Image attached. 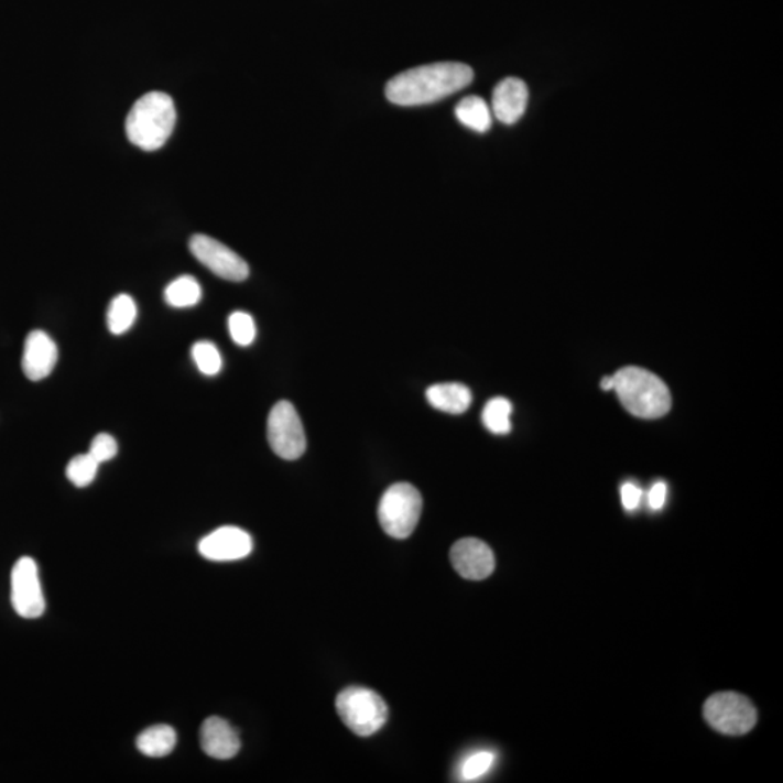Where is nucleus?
Instances as JSON below:
<instances>
[{
    "label": "nucleus",
    "instance_id": "1a4fd4ad",
    "mask_svg": "<svg viewBox=\"0 0 783 783\" xmlns=\"http://www.w3.org/2000/svg\"><path fill=\"white\" fill-rule=\"evenodd\" d=\"M12 606L22 618H39L45 611V599L34 558L24 556L15 563L11 576Z\"/></svg>",
    "mask_w": 783,
    "mask_h": 783
},
{
    "label": "nucleus",
    "instance_id": "5701e85b",
    "mask_svg": "<svg viewBox=\"0 0 783 783\" xmlns=\"http://www.w3.org/2000/svg\"><path fill=\"white\" fill-rule=\"evenodd\" d=\"M228 329L236 345L241 347L250 346L255 340V323L250 314L236 311L228 318Z\"/></svg>",
    "mask_w": 783,
    "mask_h": 783
},
{
    "label": "nucleus",
    "instance_id": "412c9836",
    "mask_svg": "<svg viewBox=\"0 0 783 783\" xmlns=\"http://www.w3.org/2000/svg\"><path fill=\"white\" fill-rule=\"evenodd\" d=\"M192 357H194V361L196 366H198L199 372L206 374V377H215V374L221 372V352H219L214 342H195L194 347H192Z\"/></svg>",
    "mask_w": 783,
    "mask_h": 783
},
{
    "label": "nucleus",
    "instance_id": "20e7f679",
    "mask_svg": "<svg viewBox=\"0 0 783 783\" xmlns=\"http://www.w3.org/2000/svg\"><path fill=\"white\" fill-rule=\"evenodd\" d=\"M336 707L342 722L360 737L374 735L388 721V705L382 696L363 686H350L338 694Z\"/></svg>",
    "mask_w": 783,
    "mask_h": 783
},
{
    "label": "nucleus",
    "instance_id": "4be33fe9",
    "mask_svg": "<svg viewBox=\"0 0 783 783\" xmlns=\"http://www.w3.org/2000/svg\"><path fill=\"white\" fill-rule=\"evenodd\" d=\"M98 461L89 453H86V455L73 457L70 464L67 465L66 475L75 487L86 488L94 482L96 475H98Z\"/></svg>",
    "mask_w": 783,
    "mask_h": 783
},
{
    "label": "nucleus",
    "instance_id": "7ed1b4c3",
    "mask_svg": "<svg viewBox=\"0 0 783 783\" xmlns=\"http://www.w3.org/2000/svg\"><path fill=\"white\" fill-rule=\"evenodd\" d=\"M176 126V108L171 96L151 91L137 100L127 118V135L141 150L162 149Z\"/></svg>",
    "mask_w": 783,
    "mask_h": 783
},
{
    "label": "nucleus",
    "instance_id": "393cba45",
    "mask_svg": "<svg viewBox=\"0 0 783 783\" xmlns=\"http://www.w3.org/2000/svg\"><path fill=\"white\" fill-rule=\"evenodd\" d=\"M118 444L112 435L107 433L98 434L90 444L89 455L94 457L98 464L112 460L117 456Z\"/></svg>",
    "mask_w": 783,
    "mask_h": 783
},
{
    "label": "nucleus",
    "instance_id": "6e6552de",
    "mask_svg": "<svg viewBox=\"0 0 783 783\" xmlns=\"http://www.w3.org/2000/svg\"><path fill=\"white\" fill-rule=\"evenodd\" d=\"M189 249L195 259L218 278L230 282H242L249 278V264L213 237L196 233L191 238Z\"/></svg>",
    "mask_w": 783,
    "mask_h": 783
},
{
    "label": "nucleus",
    "instance_id": "39448f33",
    "mask_svg": "<svg viewBox=\"0 0 783 783\" xmlns=\"http://www.w3.org/2000/svg\"><path fill=\"white\" fill-rule=\"evenodd\" d=\"M423 498L410 483H395L387 489L379 502V522L393 539L410 537L418 524Z\"/></svg>",
    "mask_w": 783,
    "mask_h": 783
},
{
    "label": "nucleus",
    "instance_id": "ddd939ff",
    "mask_svg": "<svg viewBox=\"0 0 783 783\" xmlns=\"http://www.w3.org/2000/svg\"><path fill=\"white\" fill-rule=\"evenodd\" d=\"M529 104V87L516 77H507L494 87L492 96V112L499 122L512 126L519 122L525 113Z\"/></svg>",
    "mask_w": 783,
    "mask_h": 783
},
{
    "label": "nucleus",
    "instance_id": "0eeeda50",
    "mask_svg": "<svg viewBox=\"0 0 783 783\" xmlns=\"http://www.w3.org/2000/svg\"><path fill=\"white\" fill-rule=\"evenodd\" d=\"M268 439L274 455L285 460H296L306 450V435L301 416L287 401L278 402L270 411Z\"/></svg>",
    "mask_w": 783,
    "mask_h": 783
},
{
    "label": "nucleus",
    "instance_id": "a211bd4d",
    "mask_svg": "<svg viewBox=\"0 0 783 783\" xmlns=\"http://www.w3.org/2000/svg\"><path fill=\"white\" fill-rule=\"evenodd\" d=\"M203 297L199 282L194 276H181L174 281L164 291V300L173 308H191L199 304Z\"/></svg>",
    "mask_w": 783,
    "mask_h": 783
},
{
    "label": "nucleus",
    "instance_id": "f3484780",
    "mask_svg": "<svg viewBox=\"0 0 783 783\" xmlns=\"http://www.w3.org/2000/svg\"><path fill=\"white\" fill-rule=\"evenodd\" d=\"M455 113L460 123H464L469 130L480 132V134L489 131V128L492 127V111L479 96H467L461 99L457 104Z\"/></svg>",
    "mask_w": 783,
    "mask_h": 783
},
{
    "label": "nucleus",
    "instance_id": "a878e982",
    "mask_svg": "<svg viewBox=\"0 0 783 783\" xmlns=\"http://www.w3.org/2000/svg\"><path fill=\"white\" fill-rule=\"evenodd\" d=\"M621 501L627 511H634L640 505L641 489L634 483L622 485Z\"/></svg>",
    "mask_w": 783,
    "mask_h": 783
},
{
    "label": "nucleus",
    "instance_id": "f8f14e48",
    "mask_svg": "<svg viewBox=\"0 0 783 783\" xmlns=\"http://www.w3.org/2000/svg\"><path fill=\"white\" fill-rule=\"evenodd\" d=\"M58 359V350L53 338L35 329L26 337L24 346V356H22V370L25 377L32 382H39L50 374L56 368Z\"/></svg>",
    "mask_w": 783,
    "mask_h": 783
},
{
    "label": "nucleus",
    "instance_id": "b1692460",
    "mask_svg": "<svg viewBox=\"0 0 783 783\" xmlns=\"http://www.w3.org/2000/svg\"><path fill=\"white\" fill-rule=\"evenodd\" d=\"M497 755L488 750L467 755L460 766V776L464 781H476L491 771Z\"/></svg>",
    "mask_w": 783,
    "mask_h": 783
},
{
    "label": "nucleus",
    "instance_id": "f03ea898",
    "mask_svg": "<svg viewBox=\"0 0 783 783\" xmlns=\"http://www.w3.org/2000/svg\"><path fill=\"white\" fill-rule=\"evenodd\" d=\"M613 380V391L630 414L656 420L671 411L672 396L666 383L649 370L630 366L618 370Z\"/></svg>",
    "mask_w": 783,
    "mask_h": 783
},
{
    "label": "nucleus",
    "instance_id": "6ab92c4d",
    "mask_svg": "<svg viewBox=\"0 0 783 783\" xmlns=\"http://www.w3.org/2000/svg\"><path fill=\"white\" fill-rule=\"evenodd\" d=\"M135 318L137 305L130 295L121 293V295L113 297L108 309L109 331L116 334V336H121L134 325Z\"/></svg>",
    "mask_w": 783,
    "mask_h": 783
},
{
    "label": "nucleus",
    "instance_id": "9d476101",
    "mask_svg": "<svg viewBox=\"0 0 783 783\" xmlns=\"http://www.w3.org/2000/svg\"><path fill=\"white\" fill-rule=\"evenodd\" d=\"M199 553L213 562H233L253 552V539L238 526L227 525L213 531L199 543Z\"/></svg>",
    "mask_w": 783,
    "mask_h": 783
},
{
    "label": "nucleus",
    "instance_id": "cd10ccee",
    "mask_svg": "<svg viewBox=\"0 0 783 783\" xmlns=\"http://www.w3.org/2000/svg\"><path fill=\"white\" fill-rule=\"evenodd\" d=\"M613 384H616V380H613V374H612V377H607V378L602 379L601 388L606 392L613 391Z\"/></svg>",
    "mask_w": 783,
    "mask_h": 783
},
{
    "label": "nucleus",
    "instance_id": "2eb2a0df",
    "mask_svg": "<svg viewBox=\"0 0 783 783\" xmlns=\"http://www.w3.org/2000/svg\"><path fill=\"white\" fill-rule=\"evenodd\" d=\"M427 401L435 410L447 414H464L471 404L470 389L461 383H437L427 389Z\"/></svg>",
    "mask_w": 783,
    "mask_h": 783
},
{
    "label": "nucleus",
    "instance_id": "423d86ee",
    "mask_svg": "<svg viewBox=\"0 0 783 783\" xmlns=\"http://www.w3.org/2000/svg\"><path fill=\"white\" fill-rule=\"evenodd\" d=\"M704 718L722 735L743 736L758 722V713L744 695L721 693L709 696L704 705Z\"/></svg>",
    "mask_w": 783,
    "mask_h": 783
},
{
    "label": "nucleus",
    "instance_id": "9b49d317",
    "mask_svg": "<svg viewBox=\"0 0 783 783\" xmlns=\"http://www.w3.org/2000/svg\"><path fill=\"white\" fill-rule=\"evenodd\" d=\"M450 561L457 574L469 580L487 579L494 570L491 547L478 539L459 540L452 547Z\"/></svg>",
    "mask_w": 783,
    "mask_h": 783
},
{
    "label": "nucleus",
    "instance_id": "4468645a",
    "mask_svg": "<svg viewBox=\"0 0 783 783\" xmlns=\"http://www.w3.org/2000/svg\"><path fill=\"white\" fill-rule=\"evenodd\" d=\"M200 748L209 758L228 760L240 752L241 741L230 722L221 717H209L200 728Z\"/></svg>",
    "mask_w": 783,
    "mask_h": 783
},
{
    "label": "nucleus",
    "instance_id": "f257e3e1",
    "mask_svg": "<svg viewBox=\"0 0 783 783\" xmlns=\"http://www.w3.org/2000/svg\"><path fill=\"white\" fill-rule=\"evenodd\" d=\"M474 77V70L464 63L425 64L393 77L384 94L398 107H421L464 90Z\"/></svg>",
    "mask_w": 783,
    "mask_h": 783
},
{
    "label": "nucleus",
    "instance_id": "aec40b11",
    "mask_svg": "<svg viewBox=\"0 0 783 783\" xmlns=\"http://www.w3.org/2000/svg\"><path fill=\"white\" fill-rule=\"evenodd\" d=\"M512 404L507 398H493L483 407L482 421L485 427L492 434L505 435L511 432Z\"/></svg>",
    "mask_w": 783,
    "mask_h": 783
},
{
    "label": "nucleus",
    "instance_id": "dca6fc26",
    "mask_svg": "<svg viewBox=\"0 0 783 783\" xmlns=\"http://www.w3.org/2000/svg\"><path fill=\"white\" fill-rule=\"evenodd\" d=\"M177 735L174 728L166 725L146 728L137 737V749L149 758H164L176 748Z\"/></svg>",
    "mask_w": 783,
    "mask_h": 783
},
{
    "label": "nucleus",
    "instance_id": "bb28decb",
    "mask_svg": "<svg viewBox=\"0 0 783 783\" xmlns=\"http://www.w3.org/2000/svg\"><path fill=\"white\" fill-rule=\"evenodd\" d=\"M667 497V488L663 482H657L653 485V488L649 492V505L653 511L662 510L665 507Z\"/></svg>",
    "mask_w": 783,
    "mask_h": 783
}]
</instances>
